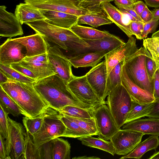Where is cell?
<instances>
[{
    "instance_id": "obj_1",
    "label": "cell",
    "mask_w": 159,
    "mask_h": 159,
    "mask_svg": "<svg viewBox=\"0 0 159 159\" xmlns=\"http://www.w3.org/2000/svg\"><path fill=\"white\" fill-rule=\"evenodd\" d=\"M33 85L49 107L57 111L68 105L87 109L95 108L80 101L65 82L56 74L36 80Z\"/></svg>"
},
{
    "instance_id": "obj_2",
    "label": "cell",
    "mask_w": 159,
    "mask_h": 159,
    "mask_svg": "<svg viewBox=\"0 0 159 159\" xmlns=\"http://www.w3.org/2000/svg\"><path fill=\"white\" fill-rule=\"evenodd\" d=\"M0 85L25 112V116L35 117L44 113L49 107L33 84L11 80Z\"/></svg>"
},
{
    "instance_id": "obj_3",
    "label": "cell",
    "mask_w": 159,
    "mask_h": 159,
    "mask_svg": "<svg viewBox=\"0 0 159 159\" xmlns=\"http://www.w3.org/2000/svg\"><path fill=\"white\" fill-rule=\"evenodd\" d=\"M36 33L42 35L48 46H56L61 49L69 51L77 46L88 47L89 45L70 29L51 25L45 20L26 23Z\"/></svg>"
},
{
    "instance_id": "obj_4",
    "label": "cell",
    "mask_w": 159,
    "mask_h": 159,
    "mask_svg": "<svg viewBox=\"0 0 159 159\" xmlns=\"http://www.w3.org/2000/svg\"><path fill=\"white\" fill-rule=\"evenodd\" d=\"M149 54L144 47H141L124 60L123 66L128 76L134 83L153 94V83L149 77L145 66L146 58Z\"/></svg>"
},
{
    "instance_id": "obj_5",
    "label": "cell",
    "mask_w": 159,
    "mask_h": 159,
    "mask_svg": "<svg viewBox=\"0 0 159 159\" xmlns=\"http://www.w3.org/2000/svg\"><path fill=\"white\" fill-rule=\"evenodd\" d=\"M61 116L58 111L49 107L47 109L41 128L32 136L37 148L56 138L62 136L66 128Z\"/></svg>"
},
{
    "instance_id": "obj_6",
    "label": "cell",
    "mask_w": 159,
    "mask_h": 159,
    "mask_svg": "<svg viewBox=\"0 0 159 159\" xmlns=\"http://www.w3.org/2000/svg\"><path fill=\"white\" fill-rule=\"evenodd\" d=\"M79 0H25L24 2L39 10L65 13L80 16L87 14L103 13L102 8L89 9L79 5Z\"/></svg>"
},
{
    "instance_id": "obj_7",
    "label": "cell",
    "mask_w": 159,
    "mask_h": 159,
    "mask_svg": "<svg viewBox=\"0 0 159 159\" xmlns=\"http://www.w3.org/2000/svg\"><path fill=\"white\" fill-rule=\"evenodd\" d=\"M105 103L117 126L120 129L124 125L132 103L130 96L122 84L111 92Z\"/></svg>"
},
{
    "instance_id": "obj_8",
    "label": "cell",
    "mask_w": 159,
    "mask_h": 159,
    "mask_svg": "<svg viewBox=\"0 0 159 159\" xmlns=\"http://www.w3.org/2000/svg\"><path fill=\"white\" fill-rule=\"evenodd\" d=\"M99 138L106 140L111 138L120 129L117 126L108 108L105 103L96 107L93 111Z\"/></svg>"
},
{
    "instance_id": "obj_9",
    "label": "cell",
    "mask_w": 159,
    "mask_h": 159,
    "mask_svg": "<svg viewBox=\"0 0 159 159\" xmlns=\"http://www.w3.org/2000/svg\"><path fill=\"white\" fill-rule=\"evenodd\" d=\"M67 85L74 95L83 103L96 107L103 103L88 82L85 75L74 76Z\"/></svg>"
},
{
    "instance_id": "obj_10",
    "label": "cell",
    "mask_w": 159,
    "mask_h": 159,
    "mask_svg": "<svg viewBox=\"0 0 159 159\" xmlns=\"http://www.w3.org/2000/svg\"><path fill=\"white\" fill-rule=\"evenodd\" d=\"M144 134L131 130L120 129L111 139L115 154L126 155L132 152L141 141Z\"/></svg>"
},
{
    "instance_id": "obj_11",
    "label": "cell",
    "mask_w": 159,
    "mask_h": 159,
    "mask_svg": "<svg viewBox=\"0 0 159 159\" xmlns=\"http://www.w3.org/2000/svg\"><path fill=\"white\" fill-rule=\"evenodd\" d=\"M48 47L49 62L55 68L56 74L67 84L74 76L72 72L71 63L61 49L56 46Z\"/></svg>"
},
{
    "instance_id": "obj_12",
    "label": "cell",
    "mask_w": 159,
    "mask_h": 159,
    "mask_svg": "<svg viewBox=\"0 0 159 159\" xmlns=\"http://www.w3.org/2000/svg\"><path fill=\"white\" fill-rule=\"evenodd\" d=\"M85 76L90 85L99 99L105 104L107 69L105 60L92 67Z\"/></svg>"
},
{
    "instance_id": "obj_13",
    "label": "cell",
    "mask_w": 159,
    "mask_h": 159,
    "mask_svg": "<svg viewBox=\"0 0 159 159\" xmlns=\"http://www.w3.org/2000/svg\"><path fill=\"white\" fill-rule=\"evenodd\" d=\"M26 52L25 46L13 39H8L0 47V64L18 63L26 56Z\"/></svg>"
},
{
    "instance_id": "obj_14",
    "label": "cell",
    "mask_w": 159,
    "mask_h": 159,
    "mask_svg": "<svg viewBox=\"0 0 159 159\" xmlns=\"http://www.w3.org/2000/svg\"><path fill=\"white\" fill-rule=\"evenodd\" d=\"M7 118L11 145L10 157L20 159L24 152L26 133L21 124L12 120L8 116Z\"/></svg>"
},
{
    "instance_id": "obj_15",
    "label": "cell",
    "mask_w": 159,
    "mask_h": 159,
    "mask_svg": "<svg viewBox=\"0 0 159 159\" xmlns=\"http://www.w3.org/2000/svg\"><path fill=\"white\" fill-rule=\"evenodd\" d=\"M129 38L125 44L109 52L104 56L107 76L117 64L124 61L126 58L133 55L139 50L136 44V39L132 36Z\"/></svg>"
},
{
    "instance_id": "obj_16",
    "label": "cell",
    "mask_w": 159,
    "mask_h": 159,
    "mask_svg": "<svg viewBox=\"0 0 159 159\" xmlns=\"http://www.w3.org/2000/svg\"><path fill=\"white\" fill-rule=\"evenodd\" d=\"M4 5L0 6V36L11 38L23 34L20 21L15 15L6 10Z\"/></svg>"
},
{
    "instance_id": "obj_17",
    "label": "cell",
    "mask_w": 159,
    "mask_h": 159,
    "mask_svg": "<svg viewBox=\"0 0 159 159\" xmlns=\"http://www.w3.org/2000/svg\"><path fill=\"white\" fill-rule=\"evenodd\" d=\"M121 80L122 84L132 101L140 104L150 103L155 101L156 99L152 94L142 89L130 79L123 66L121 72Z\"/></svg>"
},
{
    "instance_id": "obj_18",
    "label": "cell",
    "mask_w": 159,
    "mask_h": 159,
    "mask_svg": "<svg viewBox=\"0 0 159 159\" xmlns=\"http://www.w3.org/2000/svg\"><path fill=\"white\" fill-rule=\"evenodd\" d=\"M89 45L88 47H79L74 51L75 53L79 54L86 52L111 51L115 48L125 44L123 41L115 35L109 37L89 40H84Z\"/></svg>"
},
{
    "instance_id": "obj_19",
    "label": "cell",
    "mask_w": 159,
    "mask_h": 159,
    "mask_svg": "<svg viewBox=\"0 0 159 159\" xmlns=\"http://www.w3.org/2000/svg\"><path fill=\"white\" fill-rule=\"evenodd\" d=\"M26 48V56L31 57L48 53V47L43 36L38 33L13 39Z\"/></svg>"
},
{
    "instance_id": "obj_20",
    "label": "cell",
    "mask_w": 159,
    "mask_h": 159,
    "mask_svg": "<svg viewBox=\"0 0 159 159\" xmlns=\"http://www.w3.org/2000/svg\"><path fill=\"white\" fill-rule=\"evenodd\" d=\"M122 129L131 130L143 133L159 136V119L148 117L140 119L124 125Z\"/></svg>"
},
{
    "instance_id": "obj_21",
    "label": "cell",
    "mask_w": 159,
    "mask_h": 159,
    "mask_svg": "<svg viewBox=\"0 0 159 159\" xmlns=\"http://www.w3.org/2000/svg\"><path fill=\"white\" fill-rule=\"evenodd\" d=\"M49 23L63 28L70 29L77 24L79 16L55 11L39 10Z\"/></svg>"
},
{
    "instance_id": "obj_22",
    "label": "cell",
    "mask_w": 159,
    "mask_h": 159,
    "mask_svg": "<svg viewBox=\"0 0 159 159\" xmlns=\"http://www.w3.org/2000/svg\"><path fill=\"white\" fill-rule=\"evenodd\" d=\"M109 52L108 51L86 52L78 54L68 59L72 65L75 68L93 67Z\"/></svg>"
},
{
    "instance_id": "obj_23",
    "label": "cell",
    "mask_w": 159,
    "mask_h": 159,
    "mask_svg": "<svg viewBox=\"0 0 159 159\" xmlns=\"http://www.w3.org/2000/svg\"><path fill=\"white\" fill-rule=\"evenodd\" d=\"M101 6L109 18L129 37L134 35L130 27V22L125 21V16L120 10L110 2L101 4Z\"/></svg>"
},
{
    "instance_id": "obj_24",
    "label": "cell",
    "mask_w": 159,
    "mask_h": 159,
    "mask_svg": "<svg viewBox=\"0 0 159 159\" xmlns=\"http://www.w3.org/2000/svg\"><path fill=\"white\" fill-rule=\"evenodd\" d=\"M15 14L21 25L29 22L46 19L39 9L26 3H21L17 5Z\"/></svg>"
},
{
    "instance_id": "obj_25",
    "label": "cell",
    "mask_w": 159,
    "mask_h": 159,
    "mask_svg": "<svg viewBox=\"0 0 159 159\" xmlns=\"http://www.w3.org/2000/svg\"><path fill=\"white\" fill-rule=\"evenodd\" d=\"M18 63L33 72L36 76V80L56 74L55 68L49 61L29 62L22 60Z\"/></svg>"
},
{
    "instance_id": "obj_26",
    "label": "cell",
    "mask_w": 159,
    "mask_h": 159,
    "mask_svg": "<svg viewBox=\"0 0 159 159\" xmlns=\"http://www.w3.org/2000/svg\"><path fill=\"white\" fill-rule=\"evenodd\" d=\"M159 145V136L150 135L143 141L141 142L132 152L120 159H140L145 153L150 150H156Z\"/></svg>"
},
{
    "instance_id": "obj_27",
    "label": "cell",
    "mask_w": 159,
    "mask_h": 159,
    "mask_svg": "<svg viewBox=\"0 0 159 159\" xmlns=\"http://www.w3.org/2000/svg\"><path fill=\"white\" fill-rule=\"evenodd\" d=\"M70 29L83 40H94L111 37L114 35L107 31H101L77 24L73 25Z\"/></svg>"
},
{
    "instance_id": "obj_28",
    "label": "cell",
    "mask_w": 159,
    "mask_h": 159,
    "mask_svg": "<svg viewBox=\"0 0 159 159\" xmlns=\"http://www.w3.org/2000/svg\"><path fill=\"white\" fill-rule=\"evenodd\" d=\"M83 145L94 148L106 152L114 156L115 154V148L111 141L106 140L98 137L96 138L89 135L79 138L78 139Z\"/></svg>"
},
{
    "instance_id": "obj_29",
    "label": "cell",
    "mask_w": 159,
    "mask_h": 159,
    "mask_svg": "<svg viewBox=\"0 0 159 159\" xmlns=\"http://www.w3.org/2000/svg\"><path fill=\"white\" fill-rule=\"evenodd\" d=\"M61 118L66 128L65 132L62 137L79 138L91 135L77 123L69 119L67 116L61 114Z\"/></svg>"
},
{
    "instance_id": "obj_30",
    "label": "cell",
    "mask_w": 159,
    "mask_h": 159,
    "mask_svg": "<svg viewBox=\"0 0 159 159\" xmlns=\"http://www.w3.org/2000/svg\"><path fill=\"white\" fill-rule=\"evenodd\" d=\"M153 103L140 104L132 101L131 109L127 114L124 125L146 116L152 110Z\"/></svg>"
},
{
    "instance_id": "obj_31",
    "label": "cell",
    "mask_w": 159,
    "mask_h": 159,
    "mask_svg": "<svg viewBox=\"0 0 159 159\" xmlns=\"http://www.w3.org/2000/svg\"><path fill=\"white\" fill-rule=\"evenodd\" d=\"M52 141L53 159H70L71 146L67 140L58 137Z\"/></svg>"
},
{
    "instance_id": "obj_32",
    "label": "cell",
    "mask_w": 159,
    "mask_h": 159,
    "mask_svg": "<svg viewBox=\"0 0 159 159\" xmlns=\"http://www.w3.org/2000/svg\"><path fill=\"white\" fill-rule=\"evenodd\" d=\"M113 23L105 13L95 14H87L79 17L77 24H85L93 27Z\"/></svg>"
},
{
    "instance_id": "obj_33",
    "label": "cell",
    "mask_w": 159,
    "mask_h": 159,
    "mask_svg": "<svg viewBox=\"0 0 159 159\" xmlns=\"http://www.w3.org/2000/svg\"><path fill=\"white\" fill-rule=\"evenodd\" d=\"M0 105L7 112L15 117L25 114L16 103L4 90L0 86Z\"/></svg>"
},
{
    "instance_id": "obj_34",
    "label": "cell",
    "mask_w": 159,
    "mask_h": 159,
    "mask_svg": "<svg viewBox=\"0 0 159 159\" xmlns=\"http://www.w3.org/2000/svg\"><path fill=\"white\" fill-rule=\"evenodd\" d=\"M123 63L124 61L117 64L108 75L105 96L106 98L114 89L121 84V72Z\"/></svg>"
},
{
    "instance_id": "obj_35",
    "label": "cell",
    "mask_w": 159,
    "mask_h": 159,
    "mask_svg": "<svg viewBox=\"0 0 159 159\" xmlns=\"http://www.w3.org/2000/svg\"><path fill=\"white\" fill-rule=\"evenodd\" d=\"M94 108L87 109L77 106L68 105L57 111L62 114L71 117L91 119L94 118L93 111Z\"/></svg>"
},
{
    "instance_id": "obj_36",
    "label": "cell",
    "mask_w": 159,
    "mask_h": 159,
    "mask_svg": "<svg viewBox=\"0 0 159 159\" xmlns=\"http://www.w3.org/2000/svg\"><path fill=\"white\" fill-rule=\"evenodd\" d=\"M8 114L9 113L6 111L0 105V134L4 139H6L5 143L7 154L6 159H11V145L7 118Z\"/></svg>"
},
{
    "instance_id": "obj_37",
    "label": "cell",
    "mask_w": 159,
    "mask_h": 159,
    "mask_svg": "<svg viewBox=\"0 0 159 159\" xmlns=\"http://www.w3.org/2000/svg\"><path fill=\"white\" fill-rule=\"evenodd\" d=\"M0 71L11 80L31 84L36 80L22 75L12 68L10 65L0 64Z\"/></svg>"
},
{
    "instance_id": "obj_38",
    "label": "cell",
    "mask_w": 159,
    "mask_h": 159,
    "mask_svg": "<svg viewBox=\"0 0 159 159\" xmlns=\"http://www.w3.org/2000/svg\"><path fill=\"white\" fill-rule=\"evenodd\" d=\"M45 111L34 118H31L25 116L23 118V123L26 131L28 132L32 136L41 128L45 115Z\"/></svg>"
},
{
    "instance_id": "obj_39",
    "label": "cell",
    "mask_w": 159,
    "mask_h": 159,
    "mask_svg": "<svg viewBox=\"0 0 159 159\" xmlns=\"http://www.w3.org/2000/svg\"><path fill=\"white\" fill-rule=\"evenodd\" d=\"M29 133L26 131L25 136V148L22 155L25 159H41L39 148L36 147Z\"/></svg>"
},
{
    "instance_id": "obj_40",
    "label": "cell",
    "mask_w": 159,
    "mask_h": 159,
    "mask_svg": "<svg viewBox=\"0 0 159 159\" xmlns=\"http://www.w3.org/2000/svg\"><path fill=\"white\" fill-rule=\"evenodd\" d=\"M143 45L149 52L159 67V37H151L143 39Z\"/></svg>"
},
{
    "instance_id": "obj_41",
    "label": "cell",
    "mask_w": 159,
    "mask_h": 159,
    "mask_svg": "<svg viewBox=\"0 0 159 159\" xmlns=\"http://www.w3.org/2000/svg\"><path fill=\"white\" fill-rule=\"evenodd\" d=\"M67 116L77 123L81 127L88 132L91 135H98V131L94 118L91 119L80 118Z\"/></svg>"
},
{
    "instance_id": "obj_42",
    "label": "cell",
    "mask_w": 159,
    "mask_h": 159,
    "mask_svg": "<svg viewBox=\"0 0 159 159\" xmlns=\"http://www.w3.org/2000/svg\"><path fill=\"white\" fill-rule=\"evenodd\" d=\"M114 0H80L79 5L82 7L89 9L102 8L101 4L105 2H110Z\"/></svg>"
},
{
    "instance_id": "obj_43",
    "label": "cell",
    "mask_w": 159,
    "mask_h": 159,
    "mask_svg": "<svg viewBox=\"0 0 159 159\" xmlns=\"http://www.w3.org/2000/svg\"><path fill=\"white\" fill-rule=\"evenodd\" d=\"M38 148L41 159H53L52 140L44 143Z\"/></svg>"
},
{
    "instance_id": "obj_44",
    "label": "cell",
    "mask_w": 159,
    "mask_h": 159,
    "mask_svg": "<svg viewBox=\"0 0 159 159\" xmlns=\"http://www.w3.org/2000/svg\"><path fill=\"white\" fill-rule=\"evenodd\" d=\"M145 63L148 75L151 80L153 82L154 75L158 68L157 64L153 59L150 54L146 57Z\"/></svg>"
},
{
    "instance_id": "obj_45",
    "label": "cell",
    "mask_w": 159,
    "mask_h": 159,
    "mask_svg": "<svg viewBox=\"0 0 159 159\" xmlns=\"http://www.w3.org/2000/svg\"><path fill=\"white\" fill-rule=\"evenodd\" d=\"M159 24V20H152L144 24L143 30L142 34V39H146L148 35L152 33L156 30Z\"/></svg>"
},
{
    "instance_id": "obj_46",
    "label": "cell",
    "mask_w": 159,
    "mask_h": 159,
    "mask_svg": "<svg viewBox=\"0 0 159 159\" xmlns=\"http://www.w3.org/2000/svg\"><path fill=\"white\" fill-rule=\"evenodd\" d=\"M144 23L138 21L130 22V27L131 31L136 38L138 39H142V34L143 30Z\"/></svg>"
},
{
    "instance_id": "obj_47",
    "label": "cell",
    "mask_w": 159,
    "mask_h": 159,
    "mask_svg": "<svg viewBox=\"0 0 159 159\" xmlns=\"http://www.w3.org/2000/svg\"><path fill=\"white\" fill-rule=\"evenodd\" d=\"M10 66L12 68L22 75L36 80V76L33 72L27 68L20 65L18 63L12 64L10 65Z\"/></svg>"
},
{
    "instance_id": "obj_48",
    "label": "cell",
    "mask_w": 159,
    "mask_h": 159,
    "mask_svg": "<svg viewBox=\"0 0 159 159\" xmlns=\"http://www.w3.org/2000/svg\"><path fill=\"white\" fill-rule=\"evenodd\" d=\"M22 60L29 62H49L48 53L31 57H26Z\"/></svg>"
},
{
    "instance_id": "obj_49",
    "label": "cell",
    "mask_w": 159,
    "mask_h": 159,
    "mask_svg": "<svg viewBox=\"0 0 159 159\" xmlns=\"http://www.w3.org/2000/svg\"><path fill=\"white\" fill-rule=\"evenodd\" d=\"M114 3L118 9H134V2L130 0H114Z\"/></svg>"
},
{
    "instance_id": "obj_50",
    "label": "cell",
    "mask_w": 159,
    "mask_h": 159,
    "mask_svg": "<svg viewBox=\"0 0 159 159\" xmlns=\"http://www.w3.org/2000/svg\"><path fill=\"white\" fill-rule=\"evenodd\" d=\"M154 93L153 95L156 99L159 98V67L156 70L153 78Z\"/></svg>"
},
{
    "instance_id": "obj_51",
    "label": "cell",
    "mask_w": 159,
    "mask_h": 159,
    "mask_svg": "<svg viewBox=\"0 0 159 159\" xmlns=\"http://www.w3.org/2000/svg\"><path fill=\"white\" fill-rule=\"evenodd\" d=\"M140 17L144 23L149 22L152 20L153 14L147 6L142 12Z\"/></svg>"
},
{
    "instance_id": "obj_52",
    "label": "cell",
    "mask_w": 159,
    "mask_h": 159,
    "mask_svg": "<svg viewBox=\"0 0 159 159\" xmlns=\"http://www.w3.org/2000/svg\"><path fill=\"white\" fill-rule=\"evenodd\" d=\"M146 116L159 119V98L153 102L152 110Z\"/></svg>"
},
{
    "instance_id": "obj_53",
    "label": "cell",
    "mask_w": 159,
    "mask_h": 159,
    "mask_svg": "<svg viewBox=\"0 0 159 159\" xmlns=\"http://www.w3.org/2000/svg\"><path fill=\"white\" fill-rule=\"evenodd\" d=\"M147 6L142 1L137 0L134 2V9L140 17L141 14Z\"/></svg>"
},
{
    "instance_id": "obj_54",
    "label": "cell",
    "mask_w": 159,
    "mask_h": 159,
    "mask_svg": "<svg viewBox=\"0 0 159 159\" xmlns=\"http://www.w3.org/2000/svg\"><path fill=\"white\" fill-rule=\"evenodd\" d=\"M4 139L0 134V159H6L7 154Z\"/></svg>"
},
{
    "instance_id": "obj_55",
    "label": "cell",
    "mask_w": 159,
    "mask_h": 159,
    "mask_svg": "<svg viewBox=\"0 0 159 159\" xmlns=\"http://www.w3.org/2000/svg\"><path fill=\"white\" fill-rule=\"evenodd\" d=\"M120 10L126 12L132 16L134 17L136 19L139 20V22H143L141 20L140 17L137 15L135 12L134 9L132 8H120L119 9Z\"/></svg>"
},
{
    "instance_id": "obj_56",
    "label": "cell",
    "mask_w": 159,
    "mask_h": 159,
    "mask_svg": "<svg viewBox=\"0 0 159 159\" xmlns=\"http://www.w3.org/2000/svg\"><path fill=\"white\" fill-rule=\"evenodd\" d=\"M147 6L152 7H159V0H143Z\"/></svg>"
},
{
    "instance_id": "obj_57",
    "label": "cell",
    "mask_w": 159,
    "mask_h": 159,
    "mask_svg": "<svg viewBox=\"0 0 159 159\" xmlns=\"http://www.w3.org/2000/svg\"><path fill=\"white\" fill-rule=\"evenodd\" d=\"M11 80L7 77L1 71H0V84L9 82Z\"/></svg>"
},
{
    "instance_id": "obj_58",
    "label": "cell",
    "mask_w": 159,
    "mask_h": 159,
    "mask_svg": "<svg viewBox=\"0 0 159 159\" xmlns=\"http://www.w3.org/2000/svg\"><path fill=\"white\" fill-rule=\"evenodd\" d=\"M153 14L152 20H159V8L152 11Z\"/></svg>"
},
{
    "instance_id": "obj_59",
    "label": "cell",
    "mask_w": 159,
    "mask_h": 159,
    "mask_svg": "<svg viewBox=\"0 0 159 159\" xmlns=\"http://www.w3.org/2000/svg\"><path fill=\"white\" fill-rule=\"evenodd\" d=\"M120 11L123 14L126 16L129 20L133 21L139 22V20L136 19L131 15L127 12H126L123 11Z\"/></svg>"
},
{
    "instance_id": "obj_60",
    "label": "cell",
    "mask_w": 159,
    "mask_h": 159,
    "mask_svg": "<svg viewBox=\"0 0 159 159\" xmlns=\"http://www.w3.org/2000/svg\"><path fill=\"white\" fill-rule=\"evenodd\" d=\"M148 159H159V151L156 152L150 156Z\"/></svg>"
},
{
    "instance_id": "obj_61",
    "label": "cell",
    "mask_w": 159,
    "mask_h": 159,
    "mask_svg": "<svg viewBox=\"0 0 159 159\" xmlns=\"http://www.w3.org/2000/svg\"><path fill=\"white\" fill-rule=\"evenodd\" d=\"M75 159H100L99 158L97 157H87V156H82V157H75L73 158Z\"/></svg>"
},
{
    "instance_id": "obj_62",
    "label": "cell",
    "mask_w": 159,
    "mask_h": 159,
    "mask_svg": "<svg viewBox=\"0 0 159 159\" xmlns=\"http://www.w3.org/2000/svg\"><path fill=\"white\" fill-rule=\"evenodd\" d=\"M152 37H159V30L154 33L152 35Z\"/></svg>"
},
{
    "instance_id": "obj_63",
    "label": "cell",
    "mask_w": 159,
    "mask_h": 159,
    "mask_svg": "<svg viewBox=\"0 0 159 159\" xmlns=\"http://www.w3.org/2000/svg\"><path fill=\"white\" fill-rule=\"evenodd\" d=\"M137 0H131V1L134 2H136Z\"/></svg>"
},
{
    "instance_id": "obj_64",
    "label": "cell",
    "mask_w": 159,
    "mask_h": 159,
    "mask_svg": "<svg viewBox=\"0 0 159 159\" xmlns=\"http://www.w3.org/2000/svg\"></svg>"
}]
</instances>
